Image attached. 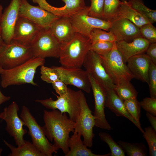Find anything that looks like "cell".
Segmentation results:
<instances>
[{"label": "cell", "mask_w": 156, "mask_h": 156, "mask_svg": "<svg viewBox=\"0 0 156 156\" xmlns=\"http://www.w3.org/2000/svg\"><path fill=\"white\" fill-rule=\"evenodd\" d=\"M43 119L44 125L43 127L48 139L59 149H61L66 156L69 151L68 141L71 132L74 131L75 122L57 109L48 111L44 110Z\"/></svg>", "instance_id": "6da1fadb"}, {"label": "cell", "mask_w": 156, "mask_h": 156, "mask_svg": "<svg viewBox=\"0 0 156 156\" xmlns=\"http://www.w3.org/2000/svg\"><path fill=\"white\" fill-rule=\"evenodd\" d=\"M91 44L89 38L76 32L70 40L61 44L59 58L62 66L81 68Z\"/></svg>", "instance_id": "7a4b0ae2"}, {"label": "cell", "mask_w": 156, "mask_h": 156, "mask_svg": "<svg viewBox=\"0 0 156 156\" xmlns=\"http://www.w3.org/2000/svg\"><path fill=\"white\" fill-rule=\"evenodd\" d=\"M45 59L32 58L25 63L0 73L1 85L4 88L14 85L28 83L37 86L34 81L37 68L44 65Z\"/></svg>", "instance_id": "3957f363"}, {"label": "cell", "mask_w": 156, "mask_h": 156, "mask_svg": "<svg viewBox=\"0 0 156 156\" xmlns=\"http://www.w3.org/2000/svg\"><path fill=\"white\" fill-rule=\"evenodd\" d=\"M20 118L23 120L25 126L28 129V133L30 136L32 143L44 156H52L57 153L59 149L55 145L50 142L47 138L43 127L38 123L29 109L23 105Z\"/></svg>", "instance_id": "277c9868"}, {"label": "cell", "mask_w": 156, "mask_h": 156, "mask_svg": "<svg viewBox=\"0 0 156 156\" xmlns=\"http://www.w3.org/2000/svg\"><path fill=\"white\" fill-rule=\"evenodd\" d=\"M81 90L75 91L68 88V92L62 96H57V99L54 100L51 98L44 99H37L38 103L47 109H57L62 113H68L69 118L76 122L80 111V98Z\"/></svg>", "instance_id": "5b68a950"}, {"label": "cell", "mask_w": 156, "mask_h": 156, "mask_svg": "<svg viewBox=\"0 0 156 156\" xmlns=\"http://www.w3.org/2000/svg\"><path fill=\"white\" fill-rule=\"evenodd\" d=\"M100 56L103 67L116 85L123 81H130L134 78L118 50L116 41L112 50L107 54Z\"/></svg>", "instance_id": "8992f818"}, {"label": "cell", "mask_w": 156, "mask_h": 156, "mask_svg": "<svg viewBox=\"0 0 156 156\" xmlns=\"http://www.w3.org/2000/svg\"><path fill=\"white\" fill-rule=\"evenodd\" d=\"M33 58L30 46L11 41L0 49V64L4 69L20 65Z\"/></svg>", "instance_id": "52a82bcc"}, {"label": "cell", "mask_w": 156, "mask_h": 156, "mask_svg": "<svg viewBox=\"0 0 156 156\" xmlns=\"http://www.w3.org/2000/svg\"><path fill=\"white\" fill-rule=\"evenodd\" d=\"M61 44L49 28H42L30 45L33 57L59 58Z\"/></svg>", "instance_id": "ba28073f"}, {"label": "cell", "mask_w": 156, "mask_h": 156, "mask_svg": "<svg viewBox=\"0 0 156 156\" xmlns=\"http://www.w3.org/2000/svg\"><path fill=\"white\" fill-rule=\"evenodd\" d=\"M19 106L17 103L13 101L8 107H5L0 113V119L4 120L6 123L5 129L9 135L14 138L17 146L25 143L23 137L27 132L23 128L25 124L19 117L18 112Z\"/></svg>", "instance_id": "9c48e42d"}, {"label": "cell", "mask_w": 156, "mask_h": 156, "mask_svg": "<svg viewBox=\"0 0 156 156\" xmlns=\"http://www.w3.org/2000/svg\"><path fill=\"white\" fill-rule=\"evenodd\" d=\"M80 111L78 118L75 122V130L83 137V143L88 147L90 148L92 146L93 139L94 136L93 128L95 126V118L81 90L80 92Z\"/></svg>", "instance_id": "30bf717a"}, {"label": "cell", "mask_w": 156, "mask_h": 156, "mask_svg": "<svg viewBox=\"0 0 156 156\" xmlns=\"http://www.w3.org/2000/svg\"><path fill=\"white\" fill-rule=\"evenodd\" d=\"M89 7L69 16L76 32L89 38L91 31L94 28H99L109 31L111 22L89 16L88 15Z\"/></svg>", "instance_id": "8fae6325"}, {"label": "cell", "mask_w": 156, "mask_h": 156, "mask_svg": "<svg viewBox=\"0 0 156 156\" xmlns=\"http://www.w3.org/2000/svg\"><path fill=\"white\" fill-rule=\"evenodd\" d=\"M19 16L25 17L43 28H49L60 17L38 6L30 4L27 0H21Z\"/></svg>", "instance_id": "7c38bea8"}, {"label": "cell", "mask_w": 156, "mask_h": 156, "mask_svg": "<svg viewBox=\"0 0 156 156\" xmlns=\"http://www.w3.org/2000/svg\"><path fill=\"white\" fill-rule=\"evenodd\" d=\"M89 75L94 100L93 115L95 126L101 129L110 130L112 127L106 120L105 112L106 89L92 76Z\"/></svg>", "instance_id": "4fadbf2b"}, {"label": "cell", "mask_w": 156, "mask_h": 156, "mask_svg": "<svg viewBox=\"0 0 156 156\" xmlns=\"http://www.w3.org/2000/svg\"><path fill=\"white\" fill-rule=\"evenodd\" d=\"M83 66L88 74L105 89H115L116 85L103 67L100 55L89 50L86 55Z\"/></svg>", "instance_id": "5bb4252c"}, {"label": "cell", "mask_w": 156, "mask_h": 156, "mask_svg": "<svg viewBox=\"0 0 156 156\" xmlns=\"http://www.w3.org/2000/svg\"><path fill=\"white\" fill-rule=\"evenodd\" d=\"M53 67L57 71L60 79L66 84L75 86L87 93L90 92L91 87L89 75L86 70L62 66Z\"/></svg>", "instance_id": "9a60e30c"}, {"label": "cell", "mask_w": 156, "mask_h": 156, "mask_svg": "<svg viewBox=\"0 0 156 156\" xmlns=\"http://www.w3.org/2000/svg\"><path fill=\"white\" fill-rule=\"evenodd\" d=\"M42 28L28 19L19 16L11 41L30 46Z\"/></svg>", "instance_id": "2e32d148"}, {"label": "cell", "mask_w": 156, "mask_h": 156, "mask_svg": "<svg viewBox=\"0 0 156 156\" xmlns=\"http://www.w3.org/2000/svg\"><path fill=\"white\" fill-rule=\"evenodd\" d=\"M21 0H11L3 13L0 28L5 43L11 41L16 24L19 16Z\"/></svg>", "instance_id": "e0dca14e"}, {"label": "cell", "mask_w": 156, "mask_h": 156, "mask_svg": "<svg viewBox=\"0 0 156 156\" xmlns=\"http://www.w3.org/2000/svg\"><path fill=\"white\" fill-rule=\"evenodd\" d=\"M111 23L109 31L115 36L116 42H130L142 37L139 28L127 19L120 17Z\"/></svg>", "instance_id": "ac0fdd59"}, {"label": "cell", "mask_w": 156, "mask_h": 156, "mask_svg": "<svg viewBox=\"0 0 156 156\" xmlns=\"http://www.w3.org/2000/svg\"><path fill=\"white\" fill-rule=\"evenodd\" d=\"M151 62L149 58L143 53L130 58L127 62V65L134 78L148 83Z\"/></svg>", "instance_id": "d6986e66"}, {"label": "cell", "mask_w": 156, "mask_h": 156, "mask_svg": "<svg viewBox=\"0 0 156 156\" xmlns=\"http://www.w3.org/2000/svg\"><path fill=\"white\" fill-rule=\"evenodd\" d=\"M49 29L61 44L70 40L76 33L69 16L60 17L51 24Z\"/></svg>", "instance_id": "ffe728a7"}, {"label": "cell", "mask_w": 156, "mask_h": 156, "mask_svg": "<svg viewBox=\"0 0 156 156\" xmlns=\"http://www.w3.org/2000/svg\"><path fill=\"white\" fill-rule=\"evenodd\" d=\"M150 43L142 37L136 38L130 42H116L117 48L125 63L131 57L145 52Z\"/></svg>", "instance_id": "44dd1931"}, {"label": "cell", "mask_w": 156, "mask_h": 156, "mask_svg": "<svg viewBox=\"0 0 156 156\" xmlns=\"http://www.w3.org/2000/svg\"><path fill=\"white\" fill-rule=\"evenodd\" d=\"M106 97L105 107L114 112L116 116L126 118L131 121L143 133L144 130L133 118L126 110L124 104V101L117 94L115 90L112 89L106 88Z\"/></svg>", "instance_id": "7402d4cb"}, {"label": "cell", "mask_w": 156, "mask_h": 156, "mask_svg": "<svg viewBox=\"0 0 156 156\" xmlns=\"http://www.w3.org/2000/svg\"><path fill=\"white\" fill-rule=\"evenodd\" d=\"M73 134L68 141L69 151L66 156H110L111 153L103 155L94 154L84 144L80 134L74 130Z\"/></svg>", "instance_id": "603a6c76"}, {"label": "cell", "mask_w": 156, "mask_h": 156, "mask_svg": "<svg viewBox=\"0 0 156 156\" xmlns=\"http://www.w3.org/2000/svg\"><path fill=\"white\" fill-rule=\"evenodd\" d=\"M120 17L128 20L139 28L145 24L151 23L148 19L131 7L126 0H121Z\"/></svg>", "instance_id": "cb8c5ba5"}, {"label": "cell", "mask_w": 156, "mask_h": 156, "mask_svg": "<svg viewBox=\"0 0 156 156\" xmlns=\"http://www.w3.org/2000/svg\"><path fill=\"white\" fill-rule=\"evenodd\" d=\"M3 142L11 151L9 156H44L32 143L26 141L22 145L16 147L5 140Z\"/></svg>", "instance_id": "d4e9b609"}, {"label": "cell", "mask_w": 156, "mask_h": 156, "mask_svg": "<svg viewBox=\"0 0 156 156\" xmlns=\"http://www.w3.org/2000/svg\"><path fill=\"white\" fill-rule=\"evenodd\" d=\"M65 3L64 6L58 8L59 16H69L72 14L86 9L84 0H62Z\"/></svg>", "instance_id": "484cf974"}, {"label": "cell", "mask_w": 156, "mask_h": 156, "mask_svg": "<svg viewBox=\"0 0 156 156\" xmlns=\"http://www.w3.org/2000/svg\"><path fill=\"white\" fill-rule=\"evenodd\" d=\"M117 143L128 156H148V149L143 142L130 143L119 140Z\"/></svg>", "instance_id": "4316f807"}, {"label": "cell", "mask_w": 156, "mask_h": 156, "mask_svg": "<svg viewBox=\"0 0 156 156\" xmlns=\"http://www.w3.org/2000/svg\"><path fill=\"white\" fill-rule=\"evenodd\" d=\"M121 3L119 0H104L102 19L112 22L120 17Z\"/></svg>", "instance_id": "83f0119b"}, {"label": "cell", "mask_w": 156, "mask_h": 156, "mask_svg": "<svg viewBox=\"0 0 156 156\" xmlns=\"http://www.w3.org/2000/svg\"><path fill=\"white\" fill-rule=\"evenodd\" d=\"M119 96L124 101L137 98L138 92L130 81H123L117 85L114 90Z\"/></svg>", "instance_id": "f1b7e54d"}, {"label": "cell", "mask_w": 156, "mask_h": 156, "mask_svg": "<svg viewBox=\"0 0 156 156\" xmlns=\"http://www.w3.org/2000/svg\"><path fill=\"white\" fill-rule=\"evenodd\" d=\"M129 4L133 8L148 19L152 24L156 22V11L146 7L142 0H129Z\"/></svg>", "instance_id": "f546056e"}, {"label": "cell", "mask_w": 156, "mask_h": 156, "mask_svg": "<svg viewBox=\"0 0 156 156\" xmlns=\"http://www.w3.org/2000/svg\"><path fill=\"white\" fill-rule=\"evenodd\" d=\"M101 139L107 144L111 151V156H125V152L109 134L105 132L99 133Z\"/></svg>", "instance_id": "4dcf8cb0"}, {"label": "cell", "mask_w": 156, "mask_h": 156, "mask_svg": "<svg viewBox=\"0 0 156 156\" xmlns=\"http://www.w3.org/2000/svg\"><path fill=\"white\" fill-rule=\"evenodd\" d=\"M124 104L128 112L138 123L141 125L140 122L141 116V107L140 102L138 101L137 98L125 101Z\"/></svg>", "instance_id": "1f68e13d"}, {"label": "cell", "mask_w": 156, "mask_h": 156, "mask_svg": "<svg viewBox=\"0 0 156 156\" xmlns=\"http://www.w3.org/2000/svg\"><path fill=\"white\" fill-rule=\"evenodd\" d=\"M142 134L148 146L149 155L156 156V131L151 126H149L144 128Z\"/></svg>", "instance_id": "d6a6232c"}, {"label": "cell", "mask_w": 156, "mask_h": 156, "mask_svg": "<svg viewBox=\"0 0 156 156\" xmlns=\"http://www.w3.org/2000/svg\"><path fill=\"white\" fill-rule=\"evenodd\" d=\"M91 43L99 41L116 42V38L110 31H107L101 29L95 28L91 31L89 37Z\"/></svg>", "instance_id": "836d02e7"}, {"label": "cell", "mask_w": 156, "mask_h": 156, "mask_svg": "<svg viewBox=\"0 0 156 156\" xmlns=\"http://www.w3.org/2000/svg\"><path fill=\"white\" fill-rule=\"evenodd\" d=\"M114 42L103 41H96L91 43L89 50L92 51L100 55H106L112 50Z\"/></svg>", "instance_id": "e575fe53"}, {"label": "cell", "mask_w": 156, "mask_h": 156, "mask_svg": "<svg viewBox=\"0 0 156 156\" xmlns=\"http://www.w3.org/2000/svg\"><path fill=\"white\" fill-rule=\"evenodd\" d=\"M41 66L40 77L43 81L52 84L60 79L57 71L53 67L50 68L44 65Z\"/></svg>", "instance_id": "d590c367"}, {"label": "cell", "mask_w": 156, "mask_h": 156, "mask_svg": "<svg viewBox=\"0 0 156 156\" xmlns=\"http://www.w3.org/2000/svg\"><path fill=\"white\" fill-rule=\"evenodd\" d=\"M139 28L142 37L148 41L150 43L156 42V28L152 23L145 24Z\"/></svg>", "instance_id": "8d00e7d4"}, {"label": "cell", "mask_w": 156, "mask_h": 156, "mask_svg": "<svg viewBox=\"0 0 156 156\" xmlns=\"http://www.w3.org/2000/svg\"><path fill=\"white\" fill-rule=\"evenodd\" d=\"M88 15L90 16L102 19L104 0H90Z\"/></svg>", "instance_id": "74e56055"}, {"label": "cell", "mask_w": 156, "mask_h": 156, "mask_svg": "<svg viewBox=\"0 0 156 156\" xmlns=\"http://www.w3.org/2000/svg\"><path fill=\"white\" fill-rule=\"evenodd\" d=\"M148 84L150 97L156 99V65L151 61L149 70Z\"/></svg>", "instance_id": "f35d334b"}, {"label": "cell", "mask_w": 156, "mask_h": 156, "mask_svg": "<svg viewBox=\"0 0 156 156\" xmlns=\"http://www.w3.org/2000/svg\"><path fill=\"white\" fill-rule=\"evenodd\" d=\"M141 107L148 112L156 116V99L146 97L140 102Z\"/></svg>", "instance_id": "ab89813d"}, {"label": "cell", "mask_w": 156, "mask_h": 156, "mask_svg": "<svg viewBox=\"0 0 156 156\" xmlns=\"http://www.w3.org/2000/svg\"><path fill=\"white\" fill-rule=\"evenodd\" d=\"M51 84L55 92L59 96L64 95L68 92V88H67V85L60 79L57 80Z\"/></svg>", "instance_id": "60d3db41"}, {"label": "cell", "mask_w": 156, "mask_h": 156, "mask_svg": "<svg viewBox=\"0 0 156 156\" xmlns=\"http://www.w3.org/2000/svg\"><path fill=\"white\" fill-rule=\"evenodd\" d=\"M145 52L151 61L156 65V43H150Z\"/></svg>", "instance_id": "b9f144b4"}, {"label": "cell", "mask_w": 156, "mask_h": 156, "mask_svg": "<svg viewBox=\"0 0 156 156\" xmlns=\"http://www.w3.org/2000/svg\"><path fill=\"white\" fill-rule=\"evenodd\" d=\"M34 3H38L39 6L45 10L54 14L55 12L56 7L49 4L46 0H32Z\"/></svg>", "instance_id": "7bdbcfd3"}, {"label": "cell", "mask_w": 156, "mask_h": 156, "mask_svg": "<svg viewBox=\"0 0 156 156\" xmlns=\"http://www.w3.org/2000/svg\"><path fill=\"white\" fill-rule=\"evenodd\" d=\"M146 115L151 125V126L156 131V117L155 116L147 112H146Z\"/></svg>", "instance_id": "ee69618b"}, {"label": "cell", "mask_w": 156, "mask_h": 156, "mask_svg": "<svg viewBox=\"0 0 156 156\" xmlns=\"http://www.w3.org/2000/svg\"><path fill=\"white\" fill-rule=\"evenodd\" d=\"M1 84V81L0 77V85ZM10 96H7L4 95L1 91L0 89V105L3 103H5L10 99Z\"/></svg>", "instance_id": "f6af8a7d"}, {"label": "cell", "mask_w": 156, "mask_h": 156, "mask_svg": "<svg viewBox=\"0 0 156 156\" xmlns=\"http://www.w3.org/2000/svg\"><path fill=\"white\" fill-rule=\"evenodd\" d=\"M4 44L3 41L1 32V30L0 28V49Z\"/></svg>", "instance_id": "bcb514c9"}, {"label": "cell", "mask_w": 156, "mask_h": 156, "mask_svg": "<svg viewBox=\"0 0 156 156\" xmlns=\"http://www.w3.org/2000/svg\"><path fill=\"white\" fill-rule=\"evenodd\" d=\"M3 8L2 6V5L0 4V22L1 20V17L2 16L3 13H2V10H3Z\"/></svg>", "instance_id": "7dc6e473"}, {"label": "cell", "mask_w": 156, "mask_h": 156, "mask_svg": "<svg viewBox=\"0 0 156 156\" xmlns=\"http://www.w3.org/2000/svg\"><path fill=\"white\" fill-rule=\"evenodd\" d=\"M3 68H2L0 64V73L1 72L2 70H3Z\"/></svg>", "instance_id": "c3c4849f"}]
</instances>
